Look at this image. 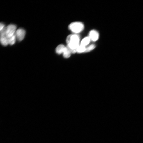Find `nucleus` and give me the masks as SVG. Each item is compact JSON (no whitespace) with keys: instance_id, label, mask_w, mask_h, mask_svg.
<instances>
[{"instance_id":"obj_1","label":"nucleus","mask_w":143,"mask_h":143,"mask_svg":"<svg viewBox=\"0 0 143 143\" xmlns=\"http://www.w3.org/2000/svg\"><path fill=\"white\" fill-rule=\"evenodd\" d=\"M80 38L76 34H71L68 36L66 39L67 46L72 54L77 52V49L79 46Z\"/></svg>"},{"instance_id":"obj_2","label":"nucleus","mask_w":143,"mask_h":143,"mask_svg":"<svg viewBox=\"0 0 143 143\" xmlns=\"http://www.w3.org/2000/svg\"><path fill=\"white\" fill-rule=\"evenodd\" d=\"M68 27L69 30L72 32L78 33L83 30L84 26L83 23L76 22L71 24Z\"/></svg>"},{"instance_id":"obj_3","label":"nucleus","mask_w":143,"mask_h":143,"mask_svg":"<svg viewBox=\"0 0 143 143\" xmlns=\"http://www.w3.org/2000/svg\"><path fill=\"white\" fill-rule=\"evenodd\" d=\"M17 26L15 25L11 24L8 25L6 28V34L8 38H10L15 34L17 31Z\"/></svg>"},{"instance_id":"obj_4","label":"nucleus","mask_w":143,"mask_h":143,"mask_svg":"<svg viewBox=\"0 0 143 143\" xmlns=\"http://www.w3.org/2000/svg\"><path fill=\"white\" fill-rule=\"evenodd\" d=\"M6 28L5 27L1 31V39H0L2 44L5 46L9 44V38L7 36L6 34Z\"/></svg>"},{"instance_id":"obj_5","label":"nucleus","mask_w":143,"mask_h":143,"mask_svg":"<svg viewBox=\"0 0 143 143\" xmlns=\"http://www.w3.org/2000/svg\"><path fill=\"white\" fill-rule=\"evenodd\" d=\"M25 34V31L23 29L20 28L17 30L15 35L17 40L21 41L24 39Z\"/></svg>"},{"instance_id":"obj_6","label":"nucleus","mask_w":143,"mask_h":143,"mask_svg":"<svg viewBox=\"0 0 143 143\" xmlns=\"http://www.w3.org/2000/svg\"><path fill=\"white\" fill-rule=\"evenodd\" d=\"M89 37L92 41L95 42L98 40L99 37V34L96 31L93 30L90 32Z\"/></svg>"},{"instance_id":"obj_7","label":"nucleus","mask_w":143,"mask_h":143,"mask_svg":"<svg viewBox=\"0 0 143 143\" xmlns=\"http://www.w3.org/2000/svg\"><path fill=\"white\" fill-rule=\"evenodd\" d=\"M66 47L63 44H60L56 48V53L59 55L63 53Z\"/></svg>"},{"instance_id":"obj_8","label":"nucleus","mask_w":143,"mask_h":143,"mask_svg":"<svg viewBox=\"0 0 143 143\" xmlns=\"http://www.w3.org/2000/svg\"><path fill=\"white\" fill-rule=\"evenodd\" d=\"M71 54L72 53L70 49L67 46L63 53L64 57L65 58H68L70 57Z\"/></svg>"},{"instance_id":"obj_9","label":"nucleus","mask_w":143,"mask_h":143,"mask_svg":"<svg viewBox=\"0 0 143 143\" xmlns=\"http://www.w3.org/2000/svg\"><path fill=\"white\" fill-rule=\"evenodd\" d=\"M90 40L89 37L84 38L81 41V45L85 47L89 44Z\"/></svg>"},{"instance_id":"obj_10","label":"nucleus","mask_w":143,"mask_h":143,"mask_svg":"<svg viewBox=\"0 0 143 143\" xmlns=\"http://www.w3.org/2000/svg\"><path fill=\"white\" fill-rule=\"evenodd\" d=\"M16 36L15 35L9 38V44L12 45H13L15 43L16 39Z\"/></svg>"},{"instance_id":"obj_11","label":"nucleus","mask_w":143,"mask_h":143,"mask_svg":"<svg viewBox=\"0 0 143 143\" xmlns=\"http://www.w3.org/2000/svg\"><path fill=\"white\" fill-rule=\"evenodd\" d=\"M86 48L85 47L81 45H79L77 49V52L78 53H85Z\"/></svg>"},{"instance_id":"obj_12","label":"nucleus","mask_w":143,"mask_h":143,"mask_svg":"<svg viewBox=\"0 0 143 143\" xmlns=\"http://www.w3.org/2000/svg\"><path fill=\"white\" fill-rule=\"evenodd\" d=\"M96 47V45L94 44L90 45L86 48L85 53L88 52L92 50L95 48Z\"/></svg>"},{"instance_id":"obj_13","label":"nucleus","mask_w":143,"mask_h":143,"mask_svg":"<svg viewBox=\"0 0 143 143\" xmlns=\"http://www.w3.org/2000/svg\"><path fill=\"white\" fill-rule=\"evenodd\" d=\"M5 28V25L3 23H1L0 24V31H1Z\"/></svg>"}]
</instances>
